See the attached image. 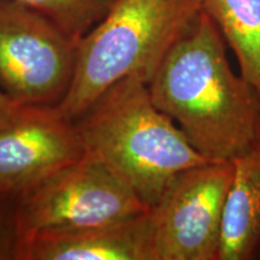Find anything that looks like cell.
Segmentation results:
<instances>
[{
	"mask_svg": "<svg viewBox=\"0 0 260 260\" xmlns=\"http://www.w3.org/2000/svg\"><path fill=\"white\" fill-rule=\"evenodd\" d=\"M154 105L211 161H233L260 139V95L226 58L218 27L201 11L148 82Z\"/></svg>",
	"mask_w": 260,
	"mask_h": 260,
	"instance_id": "1",
	"label": "cell"
},
{
	"mask_svg": "<svg viewBox=\"0 0 260 260\" xmlns=\"http://www.w3.org/2000/svg\"><path fill=\"white\" fill-rule=\"evenodd\" d=\"M86 153L102 160L151 207L178 174L210 162L154 105L148 84L128 77L75 119Z\"/></svg>",
	"mask_w": 260,
	"mask_h": 260,
	"instance_id": "2",
	"label": "cell"
},
{
	"mask_svg": "<svg viewBox=\"0 0 260 260\" xmlns=\"http://www.w3.org/2000/svg\"><path fill=\"white\" fill-rule=\"evenodd\" d=\"M201 11V0H116L77 42L73 82L59 109L75 121L119 81L136 77L148 84Z\"/></svg>",
	"mask_w": 260,
	"mask_h": 260,
	"instance_id": "3",
	"label": "cell"
},
{
	"mask_svg": "<svg viewBox=\"0 0 260 260\" xmlns=\"http://www.w3.org/2000/svg\"><path fill=\"white\" fill-rule=\"evenodd\" d=\"M147 210L126 182L86 152L18 197L23 242L39 233L102 225Z\"/></svg>",
	"mask_w": 260,
	"mask_h": 260,
	"instance_id": "4",
	"label": "cell"
},
{
	"mask_svg": "<svg viewBox=\"0 0 260 260\" xmlns=\"http://www.w3.org/2000/svg\"><path fill=\"white\" fill-rule=\"evenodd\" d=\"M77 42L18 0H0V88L22 105H58L70 88Z\"/></svg>",
	"mask_w": 260,
	"mask_h": 260,
	"instance_id": "5",
	"label": "cell"
},
{
	"mask_svg": "<svg viewBox=\"0 0 260 260\" xmlns=\"http://www.w3.org/2000/svg\"><path fill=\"white\" fill-rule=\"evenodd\" d=\"M233 161L178 174L148 209L154 260H218Z\"/></svg>",
	"mask_w": 260,
	"mask_h": 260,
	"instance_id": "6",
	"label": "cell"
},
{
	"mask_svg": "<svg viewBox=\"0 0 260 260\" xmlns=\"http://www.w3.org/2000/svg\"><path fill=\"white\" fill-rule=\"evenodd\" d=\"M76 123L58 105H25L0 129V191H23L82 157Z\"/></svg>",
	"mask_w": 260,
	"mask_h": 260,
	"instance_id": "7",
	"label": "cell"
},
{
	"mask_svg": "<svg viewBox=\"0 0 260 260\" xmlns=\"http://www.w3.org/2000/svg\"><path fill=\"white\" fill-rule=\"evenodd\" d=\"M22 260H154L148 210L102 225L35 234L24 240Z\"/></svg>",
	"mask_w": 260,
	"mask_h": 260,
	"instance_id": "8",
	"label": "cell"
},
{
	"mask_svg": "<svg viewBox=\"0 0 260 260\" xmlns=\"http://www.w3.org/2000/svg\"><path fill=\"white\" fill-rule=\"evenodd\" d=\"M233 164L218 260L256 259L260 258V139Z\"/></svg>",
	"mask_w": 260,
	"mask_h": 260,
	"instance_id": "9",
	"label": "cell"
},
{
	"mask_svg": "<svg viewBox=\"0 0 260 260\" xmlns=\"http://www.w3.org/2000/svg\"><path fill=\"white\" fill-rule=\"evenodd\" d=\"M201 5L260 95V0H201Z\"/></svg>",
	"mask_w": 260,
	"mask_h": 260,
	"instance_id": "10",
	"label": "cell"
},
{
	"mask_svg": "<svg viewBox=\"0 0 260 260\" xmlns=\"http://www.w3.org/2000/svg\"><path fill=\"white\" fill-rule=\"evenodd\" d=\"M45 15L79 42L111 10L116 0H18Z\"/></svg>",
	"mask_w": 260,
	"mask_h": 260,
	"instance_id": "11",
	"label": "cell"
},
{
	"mask_svg": "<svg viewBox=\"0 0 260 260\" xmlns=\"http://www.w3.org/2000/svg\"><path fill=\"white\" fill-rule=\"evenodd\" d=\"M18 197L0 191V260H22Z\"/></svg>",
	"mask_w": 260,
	"mask_h": 260,
	"instance_id": "12",
	"label": "cell"
},
{
	"mask_svg": "<svg viewBox=\"0 0 260 260\" xmlns=\"http://www.w3.org/2000/svg\"><path fill=\"white\" fill-rule=\"evenodd\" d=\"M24 106L25 105L16 102L8 93L0 88V129L14 121Z\"/></svg>",
	"mask_w": 260,
	"mask_h": 260,
	"instance_id": "13",
	"label": "cell"
}]
</instances>
